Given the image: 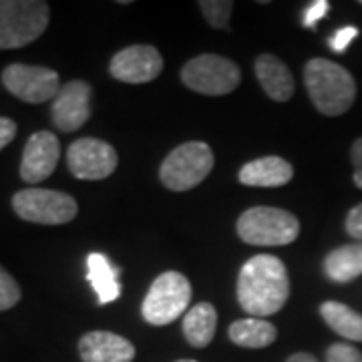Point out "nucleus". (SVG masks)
<instances>
[{
    "label": "nucleus",
    "mask_w": 362,
    "mask_h": 362,
    "mask_svg": "<svg viewBox=\"0 0 362 362\" xmlns=\"http://www.w3.org/2000/svg\"><path fill=\"white\" fill-rule=\"evenodd\" d=\"M328 11H330V2L328 0H316V2H312L310 6L306 8V13H304L302 25L306 26V28H314L316 23L328 14Z\"/></svg>",
    "instance_id": "26"
},
{
    "label": "nucleus",
    "mask_w": 362,
    "mask_h": 362,
    "mask_svg": "<svg viewBox=\"0 0 362 362\" xmlns=\"http://www.w3.org/2000/svg\"><path fill=\"white\" fill-rule=\"evenodd\" d=\"M18 300H21V286L0 266V312L16 306Z\"/></svg>",
    "instance_id": "23"
},
{
    "label": "nucleus",
    "mask_w": 362,
    "mask_h": 362,
    "mask_svg": "<svg viewBox=\"0 0 362 362\" xmlns=\"http://www.w3.org/2000/svg\"><path fill=\"white\" fill-rule=\"evenodd\" d=\"M358 37V28L356 26H342L340 30H337L330 40H328V47L334 52H344L349 49V45L352 40Z\"/></svg>",
    "instance_id": "25"
},
{
    "label": "nucleus",
    "mask_w": 362,
    "mask_h": 362,
    "mask_svg": "<svg viewBox=\"0 0 362 362\" xmlns=\"http://www.w3.org/2000/svg\"><path fill=\"white\" fill-rule=\"evenodd\" d=\"M13 209L21 220L42 226H61L77 218L78 206L73 195L54 189L28 187L14 194Z\"/></svg>",
    "instance_id": "7"
},
{
    "label": "nucleus",
    "mask_w": 362,
    "mask_h": 362,
    "mask_svg": "<svg viewBox=\"0 0 362 362\" xmlns=\"http://www.w3.org/2000/svg\"><path fill=\"white\" fill-rule=\"evenodd\" d=\"M276 338V326L262 318H242L230 326V340L242 349H266Z\"/></svg>",
    "instance_id": "20"
},
{
    "label": "nucleus",
    "mask_w": 362,
    "mask_h": 362,
    "mask_svg": "<svg viewBox=\"0 0 362 362\" xmlns=\"http://www.w3.org/2000/svg\"><path fill=\"white\" fill-rule=\"evenodd\" d=\"M93 87L85 81H71L61 87L51 107L54 127L65 133L81 129L90 117Z\"/></svg>",
    "instance_id": "12"
},
{
    "label": "nucleus",
    "mask_w": 362,
    "mask_h": 362,
    "mask_svg": "<svg viewBox=\"0 0 362 362\" xmlns=\"http://www.w3.org/2000/svg\"><path fill=\"white\" fill-rule=\"evenodd\" d=\"M83 362H133L135 346L127 338L107 330H93L78 340Z\"/></svg>",
    "instance_id": "14"
},
{
    "label": "nucleus",
    "mask_w": 362,
    "mask_h": 362,
    "mask_svg": "<svg viewBox=\"0 0 362 362\" xmlns=\"http://www.w3.org/2000/svg\"><path fill=\"white\" fill-rule=\"evenodd\" d=\"M361 4H362V2H361Z\"/></svg>",
    "instance_id": "32"
},
{
    "label": "nucleus",
    "mask_w": 362,
    "mask_h": 362,
    "mask_svg": "<svg viewBox=\"0 0 362 362\" xmlns=\"http://www.w3.org/2000/svg\"><path fill=\"white\" fill-rule=\"evenodd\" d=\"M350 161L354 165V175H352L354 185L358 189H362V137H358L356 141L352 143V147H350Z\"/></svg>",
    "instance_id": "28"
},
{
    "label": "nucleus",
    "mask_w": 362,
    "mask_h": 362,
    "mask_svg": "<svg viewBox=\"0 0 362 362\" xmlns=\"http://www.w3.org/2000/svg\"><path fill=\"white\" fill-rule=\"evenodd\" d=\"M288 296L290 278L280 258L258 254L242 266L238 276V300L247 314H276L284 308Z\"/></svg>",
    "instance_id": "1"
},
{
    "label": "nucleus",
    "mask_w": 362,
    "mask_h": 362,
    "mask_svg": "<svg viewBox=\"0 0 362 362\" xmlns=\"http://www.w3.org/2000/svg\"><path fill=\"white\" fill-rule=\"evenodd\" d=\"M324 272L338 284H346L362 276V242L332 250L324 259Z\"/></svg>",
    "instance_id": "18"
},
{
    "label": "nucleus",
    "mask_w": 362,
    "mask_h": 362,
    "mask_svg": "<svg viewBox=\"0 0 362 362\" xmlns=\"http://www.w3.org/2000/svg\"><path fill=\"white\" fill-rule=\"evenodd\" d=\"M240 78V66L220 54H199L181 69V81L185 87L209 97L233 93Z\"/></svg>",
    "instance_id": "8"
},
{
    "label": "nucleus",
    "mask_w": 362,
    "mask_h": 362,
    "mask_svg": "<svg viewBox=\"0 0 362 362\" xmlns=\"http://www.w3.org/2000/svg\"><path fill=\"white\" fill-rule=\"evenodd\" d=\"M51 8L42 0H0V51L23 49L47 30Z\"/></svg>",
    "instance_id": "3"
},
{
    "label": "nucleus",
    "mask_w": 362,
    "mask_h": 362,
    "mask_svg": "<svg viewBox=\"0 0 362 362\" xmlns=\"http://www.w3.org/2000/svg\"><path fill=\"white\" fill-rule=\"evenodd\" d=\"M16 137V123L8 117H0V151Z\"/></svg>",
    "instance_id": "29"
},
{
    "label": "nucleus",
    "mask_w": 362,
    "mask_h": 362,
    "mask_svg": "<svg viewBox=\"0 0 362 362\" xmlns=\"http://www.w3.org/2000/svg\"><path fill=\"white\" fill-rule=\"evenodd\" d=\"M320 316L337 334L352 342H362V314L352 310L350 306L328 300L320 306Z\"/></svg>",
    "instance_id": "21"
},
{
    "label": "nucleus",
    "mask_w": 362,
    "mask_h": 362,
    "mask_svg": "<svg viewBox=\"0 0 362 362\" xmlns=\"http://www.w3.org/2000/svg\"><path fill=\"white\" fill-rule=\"evenodd\" d=\"M218 328V310L209 302H199L183 318V337L194 349L211 344Z\"/></svg>",
    "instance_id": "17"
},
{
    "label": "nucleus",
    "mask_w": 362,
    "mask_h": 362,
    "mask_svg": "<svg viewBox=\"0 0 362 362\" xmlns=\"http://www.w3.org/2000/svg\"><path fill=\"white\" fill-rule=\"evenodd\" d=\"M61 157V143L51 131H39L28 137L21 161V177L26 183L49 180Z\"/></svg>",
    "instance_id": "13"
},
{
    "label": "nucleus",
    "mask_w": 362,
    "mask_h": 362,
    "mask_svg": "<svg viewBox=\"0 0 362 362\" xmlns=\"http://www.w3.org/2000/svg\"><path fill=\"white\" fill-rule=\"evenodd\" d=\"M286 362H320L316 356H312L308 352H296V354H292V356H288V361Z\"/></svg>",
    "instance_id": "30"
},
{
    "label": "nucleus",
    "mask_w": 362,
    "mask_h": 362,
    "mask_svg": "<svg viewBox=\"0 0 362 362\" xmlns=\"http://www.w3.org/2000/svg\"><path fill=\"white\" fill-rule=\"evenodd\" d=\"M117 163L115 147L95 137L77 139L66 149V165L77 180H105L115 171Z\"/></svg>",
    "instance_id": "10"
},
{
    "label": "nucleus",
    "mask_w": 362,
    "mask_h": 362,
    "mask_svg": "<svg viewBox=\"0 0 362 362\" xmlns=\"http://www.w3.org/2000/svg\"><path fill=\"white\" fill-rule=\"evenodd\" d=\"M192 300V284L180 272H163L143 300V318L153 326H165L185 314Z\"/></svg>",
    "instance_id": "6"
},
{
    "label": "nucleus",
    "mask_w": 362,
    "mask_h": 362,
    "mask_svg": "<svg viewBox=\"0 0 362 362\" xmlns=\"http://www.w3.org/2000/svg\"><path fill=\"white\" fill-rule=\"evenodd\" d=\"M238 177L250 187H282L292 181L294 169L282 157H259L240 169Z\"/></svg>",
    "instance_id": "15"
},
{
    "label": "nucleus",
    "mask_w": 362,
    "mask_h": 362,
    "mask_svg": "<svg viewBox=\"0 0 362 362\" xmlns=\"http://www.w3.org/2000/svg\"><path fill=\"white\" fill-rule=\"evenodd\" d=\"M117 274H119V270L111 266V262L105 254L93 252L87 256V280L93 286V290L97 292L99 304H109L121 294Z\"/></svg>",
    "instance_id": "19"
},
{
    "label": "nucleus",
    "mask_w": 362,
    "mask_h": 362,
    "mask_svg": "<svg viewBox=\"0 0 362 362\" xmlns=\"http://www.w3.org/2000/svg\"><path fill=\"white\" fill-rule=\"evenodd\" d=\"M300 233L294 214L280 207H252L238 220V235L252 246H288Z\"/></svg>",
    "instance_id": "4"
},
{
    "label": "nucleus",
    "mask_w": 362,
    "mask_h": 362,
    "mask_svg": "<svg viewBox=\"0 0 362 362\" xmlns=\"http://www.w3.org/2000/svg\"><path fill=\"white\" fill-rule=\"evenodd\" d=\"M256 69V77L262 83V87L266 90V95L284 103L288 99H292L294 95V77L290 73V69L274 54H259L254 63Z\"/></svg>",
    "instance_id": "16"
},
{
    "label": "nucleus",
    "mask_w": 362,
    "mask_h": 362,
    "mask_svg": "<svg viewBox=\"0 0 362 362\" xmlns=\"http://www.w3.org/2000/svg\"><path fill=\"white\" fill-rule=\"evenodd\" d=\"M304 83L314 107L328 117L344 115L356 99V83L342 65L312 59L304 66Z\"/></svg>",
    "instance_id": "2"
},
{
    "label": "nucleus",
    "mask_w": 362,
    "mask_h": 362,
    "mask_svg": "<svg viewBox=\"0 0 362 362\" xmlns=\"http://www.w3.org/2000/svg\"><path fill=\"white\" fill-rule=\"evenodd\" d=\"M2 85L16 99L39 105L54 101L61 90V78L57 71L47 66L14 63L2 71Z\"/></svg>",
    "instance_id": "9"
},
{
    "label": "nucleus",
    "mask_w": 362,
    "mask_h": 362,
    "mask_svg": "<svg viewBox=\"0 0 362 362\" xmlns=\"http://www.w3.org/2000/svg\"><path fill=\"white\" fill-rule=\"evenodd\" d=\"M346 232L356 242H362V204L352 207L349 211V216H346Z\"/></svg>",
    "instance_id": "27"
},
{
    "label": "nucleus",
    "mask_w": 362,
    "mask_h": 362,
    "mask_svg": "<svg viewBox=\"0 0 362 362\" xmlns=\"http://www.w3.org/2000/svg\"><path fill=\"white\" fill-rule=\"evenodd\" d=\"M326 362H362V352L350 344L338 342L326 350Z\"/></svg>",
    "instance_id": "24"
},
{
    "label": "nucleus",
    "mask_w": 362,
    "mask_h": 362,
    "mask_svg": "<svg viewBox=\"0 0 362 362\" xmlns=\"http://www.w3.org/2000/svg\"><path fill=\"white\" fill-rule=\"evenodd\" d=\"M111 75L117 81L139 85L159 77L163 71V57L151 45H133L117 52L109 65Z\"/></svg>",
    "instance_id": "11"
},
{
    "label": "nucleus",
    "mask_w": 362,
    "mask_h": 362,
    "mask_svg": "<svg viewBox=\"0 0 362 362\" xmlns=\"http://www.w3.org/2000/svg\"><path fill=\"white\" fill-rule=\"evenodd\" d=\"M199 8L206 16V21L209 26L214 28H228L230 16H232L233 2L230 0H202Z\"/></svg>",
    "instance_id": "22"
},
{
    "label": "nucleus",
    "mask_w": 362,
    "mask_h": 362,
    "mask_svg": "<svg viewBox=\"0 0 362 362\" xmlns=\"http://www.w3.org/2000/svg\"><path fill=\"white\" fill-rule=\"evenodd\" d=\"M177 362H195V361H177Z\"/></svg>",
    "instance_id": "31"
},
{
    "label": "nucleus",
    "mask_w": 362,
    "mask_h": 362,
    "mask_svg": "<svg viewBox=\"0 0 362 362\" xmlns=\"http://www.w3.org/2000/svg\"><path fill=\"white\" fill-rule=\"evenodd\" d=\"M214 169V151L204 141H187L175 147L161 163L159 177L171 192H189Z\"/></svg>",
    "instance_id": "5"
}]
</instances>
